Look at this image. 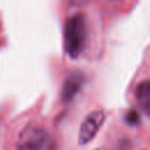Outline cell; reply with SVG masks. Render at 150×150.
Returning <instances> with one entry per match:
<instances>
[{
  "label": "cell",
  "instance_id": "6da1fadb",
  "mask_svg": "<svg viewBox=\"0 0 150 150\" xmlns=\"http://www.w3.org/2000/svg\"><path fill=\"white\" fill-rule=\"evenodd\" d=\"M64 50L71 59H77L84 49L86 22L82 14H74L64 25Z\"/></svg>",
  "mask_w": 150,
  "mask_h": 150
},
{
  "label": "cell",
  "instance_id": "7a4b0ae2",
  "mask_svg": "<svg viewBox=\"0 0 150 150\" xmlns=\"http://www.w3.org/2000/svg\"><path fill=\"white\" fill-rule=\"evenodd\" d=\"M105 120V115L102 110L91 111L82 122L79 131V144L84 145L89 143L98 132L101 125Z\"/></svg>",
  "mask_w": 150,
  "mask_h": 150
},
{
  "label": "cell",
  "instance_id": "3957f363",
  "mask_svg": "<svg viewBox=\"0 0 150 150\" xmlns=\"http://www.w3.org/2000/svg\"><path fill=\"white\" fill-rule=\"evenodd\" d=\"M46 142V131L40 127H27L19 136L16 150H41Z\"/></svg>",
  "mask_w": 150,
  "mask_h": 150
},
{
  "label": "cell",
  "instance_id": "277c9868",
  "mask_svg": "<svg viewBox=\"0 0 150 150\" xmlns=\"http://www.w3.org/2000/svg\"><path fill=\"white\" fill-rule=\"evenodd\" d=\"M84 84V76L81 71L74 70L69 73L62 84V90H61V98L64 103L71 102L76 95L80 93Z\"/></svg>",
  "mask_w": 150,
  "mask_h": 150
},
{
  "label": "cell",
  "instance_id": "5b68a950",
  "mask_svg": "<svg viewBox=\"0 0 150 150\" xmlns=\"http://www.w3.org/2000/svg\"><path fill=\"white\" fill-rule=\"evenodd\" d=\"M136 100L142 110L145 111V114H149L150 109V82L149 80H145L141 82L136 88Z\"/></svg>",
  "mask_w": 150,
  "mask_h": 150
},
{
  "label": "cell",
  "instance_id": "8992f818",
  "mask_svg": "<svg viewBox=\"0 0 150 150\" xmlns=\"http://www.w3.org/2000/svg\"><path fill=\"white\" fill-rule=\"evenodd\" d=\"M139 114L137 110L135 109H130L127 114H125V122L129 124V125H137L139 124Z\"/></svg>",
  "mask_w": 150,
  "mask_h": 150
}]
</instances>
